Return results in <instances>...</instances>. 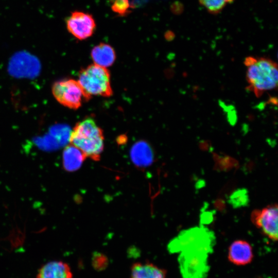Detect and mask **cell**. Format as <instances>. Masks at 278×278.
Returning a JSON list of instances; mask_svg holds the SVG:
<instances>
[{"label":"cell","instance_id":"3957f363","mask_svg":"<svg viewBox=\"0 0 278 278\" xmlns=\"http://www.w3.org/2000/svg\"><path fill=\"white\" fill-rule=\"evenodd\" d=\"M77 81L88 100L92 96L109 97L113 94L107 68L91 64L80 71Z\"/></svg>","mask_w":278,"mask_h":278},{"label":"cell","instance_id":"9a60e30c","mask_svg":"<svg viewBox=\"0 0 278 278\" xmlns=\"http://www.w3.org/2000/svg\"><path fill=\"white\" fill-rule=\"evenodd\" d=\"M229 202L235 208L246 205L249 202L248 194L245 189H239L229 197Z\"/></svg>","mask_w":278,"mask_h":278},{"label":"cell","instance_id":"5bb4252c","mask_svg":"<svg viewBox=\"0 0 278 278\" xmlns=\"http://www.w3.org/2000/svg\"><path fill=\"white\" fill-rule=\"evenodd\" d=\"M111 8L117 15L125 16L132 12L134 5L129 0H114Z\"/></svg>","mask_w":278,"mask_h":278},{"label":"cell","instance_id":"30bf717a","mask_svg":"<svg viewBox=\"0 0 278 278\" xmlns=\"http://www.w3.org/2000/svg\"><path fill=\"white\" fill-rule=\"evenodd\" d=\"M130 156L134 164L138 167H147L153 161V152L149 146L144 142L137 143L132 147Z\"/></svg>","mask_w":278,"mask_h":278},{"label":"cell","instance_id":"6da1fadb","mask_svg":"<svg viewBox=\"0 0 278 278\" xmlns=\"http://www.w3.org/2000/svg\"><path fill=\"white\" fill-rule=\"evenodd\" d=\"M244 63L248 88L256 97L277 88L278 69L274 61L268 58L249 56Z\"/></svg>","mask_w":278,"mask_h":278},{"label":"cell","instance_id":"7c38bea8","mask_svg":"<svg viewBox=\"0 0 278 278\" xmlns=\"http://www.w3.org/2000/svg\"><path fill=\"white\" fill-rule=\"evenodd\" d=\"M130 278H166V271L148 263H135L131 267Z\"/></svg>","mask_w":278,"mask_h":278},{"label":"cell","instance_id":"ba28073f","mask_svg":"<svg viewBox=\"0 0 278 278\" xmlns=\"http://www.w3.org/2000/svg\"><path fill=\"white\" fill-rule=\"evenodd\" d=\"M69 266L61 261H52L43 265L39 270L37 278H72Z\"/></svg>","mask_w":278,"mask_h":278},{"label":"cell","instance_id":"277c9868","mask_svg":"<svg viewBox=\"0 0 278 278\" xmlns=\"http://www.w3.org/2000/svg\"><path fill=\"white\" fill-rule=\"evenodd\" d=\"M52 93L60 103L74 110L80 107L83 101L89 100L78 81L72 79L55 82Z\"/></svg>","mask_w":278,"mask_h":278},{"label":"cell","instance_id":"52a82bcc","mask_svg":"<svg viewBox=\"0 0 278 278\" xmlns=\"http://www.w3.org/2000/svg\"><path fill=\"white\" fill-rule=\"evenodd\" d=\"M253 257L252 248L247 241H234L229 248L228 258L233 264L242 266L249 264Z\"/></svg>","mask_w":278,"mask_h":278},{"label":"cell","instance_id":"5b68a950","mask_svg":"<svg viewBox=\"0 0 278 278\" xmlns=\"http://www.w3.org/2000/svg\"><path fill=\"white\" fill-rule=\"evenodd\" d=\"M65 22L68 32L79 40H84L91 37L96 28L92 15L81 11L72 12Z\"/></svg>","mask_w":278,"mask_h":278},{"label":"cell","instance_id":"7a4b0ae2","mask_svg":"<svg viewBox=\"0 0 278 278\" xmlns=\"http://www.w3.org/2000/svg\"><path fill=\"white\" fill-rule=\"evenodd\" d=\"M69 141L86 158L94 161L100 160L104 148V136L102 129L92 118L77 123L71 133Z\"/></svg>","mask_w":278,"mask_h":278},{"label":"cell","instance_id":"8992f818","mask_svg":"<svg viewBox=\"0 0 278 278\" xmlns=\"http://www.w3.org/2000/svg\"><path fill=\"white\" fill-rule=\"evenodd\" d=\"M253 223L270 239H277L278 208L276 204L262 210H254L251 215Z\"/></svg>","mask_w":278,"mask_h":278},{"label":"cell","instance_id":"8fae6325","mask_svg":"<svg viewBox=\"0 0 278 278\" xmlns=\"http://www.w3.org/2000/svg\"><path fill=\"white\" fill-rule=\"evenodd\" d=\"M86 157L78 148L71 144L63 152V165L67 171H75L80 168Z\"/></svg>","mask_w":278,"mask_h":278},{"label":"cell","instance_id":"9c48e42d","mask_svg":"<svg viewBox=\"0 0 278 278\" xmlns=\"http://www.w3.org/2000/svg\"><path fill=\"white\" fill-rule=\"evenodd\" d=\"M94 63L107 68L111 66L116 59L114 48L109 44L100 43L95 46L91 53Z\"/></svg>","mask_w":278,"mask_h":278},{"label":"cell","instance_id":"4fadbf2b","mask_svg":"<svg viewBox=\"0 0 278 278\" xmlns=\"http://www.w3.org/2000/svg\"><path fill=\"white\" fill-rule=\"evenodd\" d=\"M235 0H198L199 4L210 13L217 14Z\"/></svg>","mask_w":278,"mask_h":278}]
</instances>
